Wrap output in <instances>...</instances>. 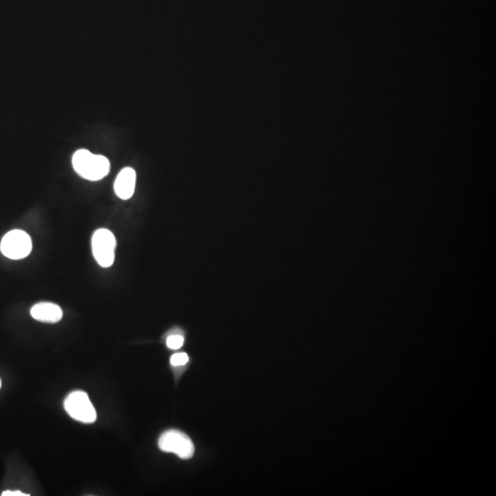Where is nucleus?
<instances>
[{"instance_id":"obj_1","label":"nucleus","mask_w":496,"mask_h":496,"mask_svg":"<svg viewBox=\"0 0 496 496\" xmlns=\"http://www.w3.org/2000/svg\"><path fill=\"white\" fill-rule=\"evenodd\" d=\"M73 166L80 177L91 182H98L109 174L110 164L103 156L94 155L90 151L81 149L73 156Z\"/></svg>"},{"instance_id":"obj_2","label":"nucleus","mask_w":496,"mask_h":496,"mask_svg":"<svg viewBox=\"0 0 496 496\" xmlns=\"http://www.w3.org/2000/svg\"><path fill=\"white\" fill-rule=\"evenodd\" d=\"M64 409L67 414L77 421L92 424L96 421L97 412L87 393L75 390L70 393L64 401Z\"/></svg>"},{"instance_id":"obj_3","label":"nucleus","mask_w":496,"mask_h":496,"mask_svg":"<svg viewBox=\"0 0 496 496\" xmlns=\"http://www.w3.org/2000/svg\"><path fill=\"white\" fill-rule=\"evenodd\" d=\"M94 258L102 268H109L115 260L116 238L108 229H99L92 236Z\"/></svg>"},{"instance_id":"obj_4","label":"nucleus","mask_w":496,"mask_h":496,"mask_svg":"<svg viewBox=\"0 0 496 496\" xmlns=\"http://www.w3.org/2000/svg\"><path fill=\"white\" fill-rule=\"evenodd\" d=\"M158 446L162 451L174 453L183 460L190 459L195 451L191 439L179 430L164 432L159 438Z\"/></svg>"},{"instance_id":"obj_5","label":"nucleus","mask_w":496,"mask_h":496,"mask_svg":"<svg viewBox=\"0 0 496 496\" xmlns=\"http://www.w3.org/2000/svg\"><path fill=\"white\" fill-rule=\"evenodd\" d=\"M31 237L25 232L13 230L6 234L0 244V250L5 257L10 260H21L28 257L32 252Z\"/></svg>"},{"instance_id":"obj_6","label":"nucleus","mask_w":496,"mask_h":496,"mask_svg":"<svg viewBox=\"0 0 496 496\" xmlns=\"http://www.w3.org/2000/svg\"><path fill=\"white\" fill-rule=\"evenodd\" d=\"M136 173L132 168H125L119 173L114 183L116 195L121 199L133 197L136 190Z\"/></svg>"},{"instance_id":"obj_7","label":"nucleus","mask_w":496,"mask_h":496,"mask_svg":"<svg viewBox=\"0 0 496 496\" xmlns=\"http://www.w3.org/2000/svg\"><path fill=\"white\" fill-rule=\"evenodd\" d=\"M32 318L42 323H55L63 317V311L58 306L52 303L35 304L31 310Z\"/></svg>"},{"instance_id":"obj_8","label":"nucleus","mask_w":496,"mask_h":496,"mask_svg":"<svg viewBox=\"0 0 496 496\" xmlns=\"http://www.w3.org/2000/svg\"><path fill=\"white\" fill-rule=\"evenodd\" d=\"M184 344V338L180 334H173L166 338V346L171 349H179Z\"/></svg>"},{"instance_id":"obj_9","label":"nucleus","mask_w":496,"mask_h":496,"mask_svg":"<svg viewBox=\"0 0 496 496\" xmlns=\"http://www.w3.org/2000/svg\"><path fill=\"white\" fill-rule=\"evenodd\" d=\"M188 360H190V358H188L187 353H177V354L172 356L171 363V365L174 367L184 366L188 362Z\"/></svg>"},{"instance_id":"obj_10","label":"nucleus","mask_w":496,"mask_h":496,"mask_svg":"<svg viewBox=\"0 0 496 496\" xmlns=\"http://www.w3.org/2000/svg\"><path fill=\"white\" fill-rule=\"evenodd\" d=\"M26 493L20 492V491H6L2 493V496H28Z\"/></svg>"},{"instance_id":"obj_11","label":"nucleus","mask_w":496,"mask_h":496,"mask_svg":"<svg viewBox=\"0 0 496 496\" xmlns=\"http://www.w3.org/2000/svg\"><path fill=\"white\" fill-rule=\"evenodd\" d=\"M0 387H1V381H0Z\"/></svg>"}]
</instances>
